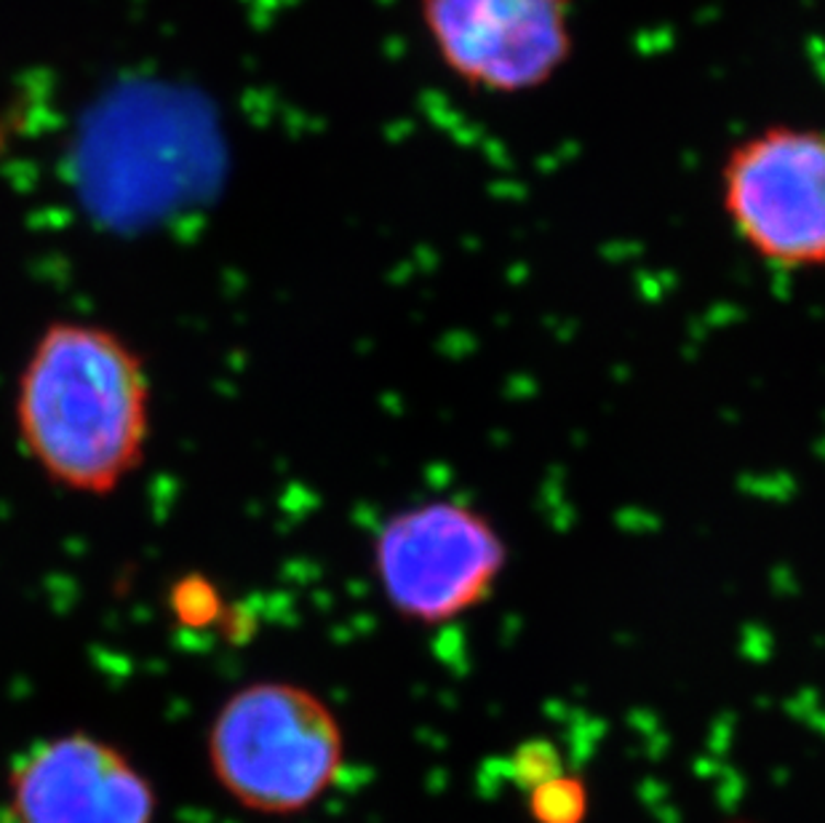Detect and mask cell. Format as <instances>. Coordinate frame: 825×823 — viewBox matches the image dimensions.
Instances as JSON below:
<instances>
[{
    "label": "cell",
    "mask_w": 825,
    "mask_h": 823,
    "mask_svg": "<svg viewBox=\"0 0 825 823\" xmlns=\"http://www.w3.org/2000/svg\"><path fill=\"white\" fill-rule=\"evenodd\" d=\"M11 802L20 823H152L156 810L150 783L91 735L35 746L11 776Z\"/></svg>",
    "instance_id": "obj_6"
},
{
    "label": "cell",
    "mask_w": 825,
    "mask_h": 823,
    "mask_svg": "<svg viewBox=\"0 0 825 823\" xmlns=\"http://www.w3.org/2000/svg\"><path fill=\"white\" fill-rule=\"evenodd\" d=\"M208 759L227 794L260 813H297L335 783L342 730L329 706L286 681L230 696L208 733Z\"/></svg>",
    "instance_id": "obj_2"
},
{
    "label": "cell",
    "mask_w": 825,
    "mask_h": 823,
    "mask_svg": "<svg viewBox=\"0 0 825 823\" xmlns=\"http://www.w3.org/2000/svg\"><path fill=\"white\" fill-rule=\"evenodd\" d=\"M150 377L142 356L102 324L54 322L16 383V431L27 458L67 493L104 497L145 460Z\"/></svg>",
    "instance_id": "obj_1"
},
{
    "label": "cell",
    "mask_w": 825,
    "mask_h": 823,
    "mask_svg": "<svg viewBox=\"0 0 825 823\" xmlns=\"http://www.w3.org/2000/svg\"><path fill=\"white\" fill-rule=\"evenodd\" d=\"M575 0H420L443 70L473 91L527 94L551 83L575 52Z\"/></svg>",
    "instance_id": "obj_5"
},
{
    "label": "cell",
    "mask_w": 825,
    "mask_h": 823,
    "mask_svg": "<svg viewBox=\"0 0 825 823\" xmlns=\"http://www.w3.org/2000/svg\"><path fill=\"white\" fill-rule=\"evenodd\" d=\"M387 605L406 620L439 625L482 607L508 564L497 527L463 500H428L380 527L372 551Z\"/></svg>",
    "instance_id": "obj_4"
},
{
    "label": "cell",
    "mask_w": 825,
    "mask_h": 823,
    "mask_svg": "<svg viewBox=\"0 0 825 823\" xmlns=\"http://www.w3.org/2000/svg\"><path fill=\"white\" fill-rule=\"evenodd\" d=\"M719 199L737 241L767 268L825 270V128L772 124L737 139Z\"/></svg>",
    "instance_id": "obj_3"
},
{
    "label": "cell",
    "mask_w": 825,
    "mask_h": 823,
    "mask_svg": "<svg viewBox=\"0 0 825 823\" xmlns=\"http://www.w3.org/2000/svg\"><path fill=\"white\" fill-rule=\"evenodd\" d=\"M516 776H519L521 781H527L532 789L543 781L562 776L553 748L547 746V743H529V746H523L519 757H516Z\"/></svg>",
    "instance_id": "obj_8"
},
{
    "label": "cell",
    "mask_w": 825,
    "mask_h": 823,
    "mask_svg": "<svg viewBox=\"0 0 825 823\" xmlns=\"http://www.w3.org/2000/svg\"><path fill=\"white\" fill-rule=\"evenodd\" d=\"M532 813L543 823H580L585 789L575 778L556 776L532 789Z\"/></svg>",
    "instance_id": "obj_7"
}]
</instances>
